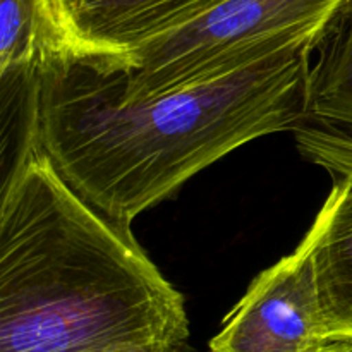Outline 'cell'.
Here are the masks:
<instances>
[{
	"label": "cell",
	"mask_w": 352,
	"mask_h": 352,
	"mask_svg": "<svg viewBox=\"0 0 352 352\" xmlns=\"http://www.w3.org/2000/svg\"><path fill=\"white\" fill-rule=\"evenodd\" d=\"M296 143L306 160L336 177H352V136L346 131L318 122L302 124L294 131Z\"/></svg>",
	"instance_id": "obj_9"
},
{
	"label": "cell",
	"mask_w": 352,
	"mask_h": 352,
	"mask_svg": "<svg viewBox=\"0 0 352 352\" xmlns=\"http://www.w3.org/2000/svg\"><path fill=\"white\" fill-rule=\"evenodd\" d=\"M333 352H352V340H347V342H342Z\"/></svg>",
	"instance_id": "obj_10"
},
{
	"label": "cell",
	"mask_w": 352,
	"mask_h": 352,
	"mask_svg": "<svg viewBox=\"0 0 352 352\" xmlns=\"http://www.w3.org/2000/svg\"><path fill=\"white\" fill-rule=\"evenodd\" d=\"M219 0H54L72 50L119 58L138 45L181 26Z\"/></svg>",
	"instance_id": "obj_6"
},
{
	"label": "cell",
	"mask_w": 352,
	"mask_h": 352,
	"mask_svg": "<svg viewBox=\"0 0 352 352\" xmlns=\"http://www.w3.org/2000/svg\"><path fill=\"white\" fill-rule=\"evenodd\" d=\"M347 342L323 308L313 268V234L261 272L220 332L212 352H333Z\"/></svg>",
	"instance_id": "obj_4"
},
{
	"label": "cell",
	"mask_w": 352,
	"mask_h": 352,
	"mask_svg": "<svg viewBox=\"0 0 352 352\" xmlns=\"http://www.w3.org/2000/svg\"><path fill=\"white\" fill-rule=\"evenodd\" d=\"M309 64V120L352 136V0L316 45Z\"/></svg>",
	"instance_id": "obj_8"
},
{
	"label": "cell",
	"mask_w": 352,
	"mask_h": 352,
	"mask_svg": "<svg viewBox=\"0 0 352 352\" xmlns=\"http://www.w3.org/2000/svg\"><path fill=\"white\" fill-rule=\"evenodd\" d=\"M309 232L323 308L340 336L352 340V177H336Z\"/></svg>",
	"instance_id": "obj_7"
},
{
	"label": "cell",
	"mask_w": 352,
	"mask_h": 352,
	"mask_svg": "<svg viewBox=\"0 0 352 352\" xmlns=\"http://www.w3.org/2000/svg\"><path fill=\"white\" fill-rule=\"evenodd\" d=\"M0 189V352H192L181 292L38 148Z\"/></svg>",
	"instance_id": "obj_2"
},
{
	"label": "cell",
	"mask_w": 352,
	"mask_h": 352,
	"mask_svg": "<svg viewBox=\"0 0 352 352\" xmlns=\"http://www.w3.org/2000/svg\"><path fill=\"white\" fill-rule=\"evenodd\" d=\"M349 2L219 0L119 58H95L120 96L143 98L213 81L294 45H318Z\"/></svg>",
	"instance_id": "obj_3"
},
{
	"label": "cell",
	"mask_w": 352,
	"mask_h": 352,
	"mask_svg": "<svg viewBox=\"0 0 352 352\" xmlns=\"http://www.w3.org/2000/svg\"><path fill=\"white\" fill-rule=\"evenodd\" d=\"M64 45L54 0H0L2 181L31 150L41 72Z\"/></svg>",
	"instance_id": "obj_5"
},
{
	"label": "cell",
	"mask_w": 352,
	"mask_h": 352,
	"mask_svg": "<svg viewBox=\"0 0 352 352\" xmlns=\"http://www.w3.org/2000/svg\"><path fill=\"white\" fill-rule=\"evenodd\" d=\"M302 43L181 89L124 98L98 58L64 45L38 86L31 150L124 227L243 144L309 120Z\"/></svg>",
	"instance_id": "obj_1"
}]
</instances>
